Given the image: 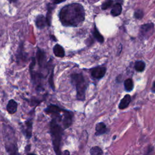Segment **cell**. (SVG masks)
<instances>
[{
    "label": "cell",
    "mask_w": 155,
    "mask_h": 155,
    "mask_svg": "<svg viewBox=\"0 0 155 155\" xmlns=\"http://www.w3.org/2000/svg\"><path fill=\"white\" fill-rule=\"evenodd\" d=\"M85 18L84 7L77 3L64 6L59 13L60 21L66 27H78L84 21Z\"/></svg>",
    "instance_id": "1"
},
{
    "label": "cell",
    "mask_w": 155,
    "mask_h": 155,
    "mask_svg": "<svg viewBox=\"0 0 155 155\" xmlns=\"http://www.w3.org/2000/svg\"><path fill=\"white\" fill-rule=\"evenodd\" d=\"M62 115L61 116H53V118L50 122V130L53 149L56 155H62L60 150V145L63 133V128L58 122V120L62 121Z\"/></svg>",
    "instance_id": "2"
},
{
    "label": "cell",
    "mask_w": 155,
    "mask_h": 155,
    "mask_svg": "<svg viewBox=\"0 0 155 155\" xmlns=\"http://www.w3.org/2000/svg\"><path fill=\"white\" fill-rule=\"evenodd\" d=\"M71 84L76 88V100L84 101L86 100V93L88 84L82 73H73L70 75Z\"/></svg>",
    "instance_id": "3"
},
{
    "label": "cell",
    "mask_w": 155,
    "mask_h": 155,
    "mask_svg": "<svg viewBox=\"0 0 155 155\" xmlns=\"http://www.w3.org/2000/svg\"><path fill=\"white\" fill-rule=\"evenodd\" d=\"M3 135L7 152L12 155L16 154L17 151V146L16 144V138L13 128L9 126L4 125Z\"/></svg>",
    "instance_id": "4"
},
{
    "label": "cell",
    "mask_w": 155,
    "mask_h": 155,
    "mask_svg": "<svg viewBox=\"0 0 155 155\" xmlns=\"http://www.w3.org/2000/svg\"><path fill=\"white\" fill-rule=\"evenodd\" d=\"M154 29L153 23L145 24L140 27V32L141 36L144 39H148L154 33Z\"/></svg>",
    "instance_id": "5"
},
{
    "label": "cell",
    "mask_w": 155,
    "mask_h": 155,
    "mask_svg": "<svg viewBox=\"0 0 155 155\" xmlns=\"http://www.w3.org/2000/svg\"><path fill=\"white\" fill-rule=\"evenodd\" d=\"M73 113L71 111L64 110L62 113V124L64 129L69 128L72 124V119Z\"/></svg>",
    "instance_id": "6"
},
{
    "label": "cell",
    "mask_w": 155,
    "mask_h": 155,
    "mask_svg": "<svg viewBox=\"0 0 155 155\" xmlns=\"http://www.w3.org/2000/svg\"><path fill=\"white\" fill-rule=\"evenodd\" d=\"M64 109L60 108L58 105L51 104L44 110V112L47 114H50L52 116H61V113H62Z\"/></svg>",
    "instance_id": "7"
},
{
    "label": "cell",
    "mask_w": 155,
    "mask_h": 155,
    "mask_svg": "<svg viewBox=\"0 0 155 155\" xmlns=\"http://www.w3.org/2000/svg\"><path fill=\"white\" fill-rule=\"evenodd\" d=\"M106 70L107 69L104 67H96L92 70L91 75L95 79H100L104 76Z\"/></svg>",
    "instance_id": "8"
},
{
    "label": "cell",
    "mask_w": 155,
    "mask_h": 155,
    "mask_svg": "<svg viewBox=\"0 0 155 155\" xmlns=\"http://www.w3.org/2000/svg\"><path fill=\"white\" fill-rule=\"evenodd\" d=\"M35 24L37 28L39 29H44L46 26H48L46 17H44L42 14L38 15L35 20Z\"/></svg>",
    "instance_id": "9"
},
{
    "label": "cell",
    "mask_w": 155,
    "mask_h": 155,
    "mask_svg": "<svg viewBox=\"0 0 155 155\" xmlns=\"http://www.w3.org/2000/svg\"><path fill=\"white\" fill-rule=\"evenodd\" d=\"M7 112L9 114H14L17 111L18 104L14 100H11L8 102L6 107Z\"/></svg>",
    "instance_id": "10"
},
{
    "label": "cell",
    "mask_w": 155,
    "mask_h": 155,
    "mask_svg": "<svg viewBox=\"0 0 155 155\" xmlns=\"http://www.w3.org/2000/svg\"><path fill=\"white\" fill-rule=\"evenodd\" d=\"M53 52L55 56L58 58H63L65 56V50L64 48L60 44H56L53 48Z\"/></svg>",
    "instance_id": "11"
},
{
    "label": "cell",
    "mask_w": 155,
    "mask_h": 155,
    "mask_svg": "<svg viewBox=\"0 0 155 155\" xmlns=\"http://www.w3.org/2000/svg\"><path fill=\"white\" fill-rule=\"evenodd\" d=\"M130 102H131V96L129 95H126L122 98L119 104V109H125L129 105Z\"/></svg>",
    "instance_id": "12"
},
{
    "label": "cell",
    "mask_w": 155,
    "mask_h": 155,
    "mask_svg": "<svg viewBox=\"0 0 155 155\" xmlns=\"http://www.w3.org/2000/svg\"><path fill=\"white\" fill-rule=\"evenodd\" d=\"M55 5L53 4H48L47 5V13L46 15V20L48 23V26H51L52 22V12L53 9H55Z\"/></svg>",
    "instance_id": "13"
},
{
    "label": "cell",
    "mask_w": 155,
    "mask_h": 155,
    "mask_svg": "<svg viewBox=\"0 0 155 155\" xmlns=\"http://www.w3.org/2000/svg\"><path fill=\"white\" fill-rule=\"evenodd\" d=\"M96 133L95 135L96 136H100L101 135H103L107 132V127L106 126L103 122H100V123L97 124L96 126Z\"/></svg>",
    "instance_id": "14"
},
{
    "label": "cell",
    "mask_w": 155,
    "mask_h": 155,
    "mask_svg": "<svg viewBox=\"0 0 155 155\" xmlns=\"http://www.w3.org/2000/svg\"><path fill=\"white\" fill-rule=\"evenodd\" d=\"M32 120H28L26 121V128H24V134L26 135V136L29 139L32 136Z\"/></svg>",
    "instance_id": "15"
},
{
    "label": "cell",
    "mask_w": 155,
    "mask_h": 155,
    "mask_svg": "<svg viewBox=\"0 0 155 155\" xmlns=\"http://www.w3.org/2000/svg\"><path fill=\"white\" fill-rule=\"evenodd\" d=\"M122 9V5L119 3H116L113 6L111 11V14L113 17H117V16H119L121 13Z\"/></svg>",
    "instance_id": "16"
},
{
    "label": "cell",
    "mask_w": 155,
    "mask_h": 155,
    "mask_svg": "<svg viewBox=\"0 0 155 155\" xmlns=\"http://www.w3.org/2000/svg\"><path fill=\"white\" fill-rule=\"evenodd\" d=\"M93 36L99 43H104V37L100 34V32L98 31V30H97L96 26H95L94 29H93Z\"/></svg>",
    "instance_id": "17"
},
{
    "label": "cell",
    "mask_w": 155,
    "mask_h": 155,
    "mask_svg": "<svg viewBox=\"0 0 155 155\" xmlns=\"http://www.w3.org/2000/svg\"><path fill=\"white\" fill-rule=\"evenodd\" d=\"M145 67V64L142 61H137L135 62V69L137 72H142L144 70Z\"/></svg>",
    "instance_id": "18"
},
{
    "label": "cell",
    "mask_w": 155,
    "mask_h": 155,
    "mask_svg": "<svg viewBox=\"0 0 155 155\" xmlns=\"http://www.w3.org/2000/svg\"><path fill=\"white\" fill-rule=\"evenodd\" d=\"M133 82L132 79H127L124 82V87L127 92L132 91L133 88Z\"/></svg>",
    "instance_id": "19"
},
{
    "label": "cell",
    "mask_w": 155,
    "mask_h": 155,
    "mask_svg": "<svg viewBox=\"0 0 155 155\" xmlns=\"http://www.w3.org/2000/svg\"><path fill=\"white\" fill-rule=\"evenodd\" d=\"M90 152V155H103V151L101 149L97 146L92 147Z\"/></svg>",
    "instance_id": "20"
},
{
    "label": "cell",
    "mask_w": 155,
    "mask_h": 155,
    "mask_svg": "<svg viewBox=\"0 0 155 155\" xmlns=\"http://www.w3.org/2000/svg\"><path fill=\"white\" fill-rule=\"evenodd\" d=\"M134 17L135 18L138 19V20H141L144 17V12L142 10L138 9L134 13Z\"/></svg>",
    "instance_id": "21"
},
{
    "label": "cell",
    "mask_w": 155,
    "mask_h": 155,
    "mask_svg": "<svg viewBox=\"0 0 155 155\" xmlns=\"http://www.w3.org/2000/svg\"><path fill=\"white\" fill-rule=\"evenodd\" d=\"M113 3V1H111V0H109V1H105L102 4V6H101V8L102 10H106L109 9V7H110L112 4Z\"/></svg>",
    "instance_id": "22"
},
{
    "label": "cell",
    "mask_w": 155,
    "mask_h": 155,
    "mask_svg": "<svg viewBox=\"0 0 155 155\" xmlns=\"http://www.w3.org/2000/svg\"><path fill=\"white\" fill-rule=\"evenodd\" d=\"M151 90L153 93H155V81L153 83V86L151 87Z\"/></svg>",
    "instance_id": "23"
},
{
    "label": "cell",
    "mask_w": 155,
    "mask_h": 155,
    "mask_svg": "<svg viewBox=\"0 0 155 155\" xmlns=\"http://www.w3.org/2000/svg\"><path fill=\"white\" fill-rule=\"evenodd\" d=\"M63 2H64V1H53V4H55V5H56V4H58L63 3Z\"/></svg>",
    "instance_id": "24"
},
{
    "label": "cell",
    "mask_w": 155,
    "mask_h": 155,
    "mask_svg": "<svg viewBox=\"0 0 155 155\" xmlns=\"http://www.w3.org/2000/svg\"><path fill=\"white\" fill-rule=\"evenodd\" d=\"M63 155H70V153L68 150H66V151H64Z\"/></svg>",
    "instance_id": "25"
},
{
    "label": "cell",
    "mask_w": 155,
    "mask_h": 155,
    "mask_svg": "<svg viewBox=\"0 0 155 155\" xmlns=\"http://www.w3.org/2000/svg\"><path fill=\"white\" fill-rule=\"evenodd\" d=\"M27 155H35V154H29Z\"/></svg>",
    "instance_id": "26"
}]
</instances>
